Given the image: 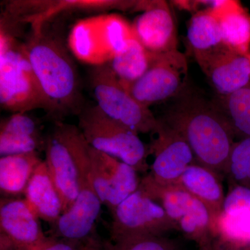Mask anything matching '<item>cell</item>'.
<instances>
[{"label":"cell","instance_id":"6da1fadb","mask_svg":"<svg viewBox=\"0 0 250 250\" xmlns=\"http://www.w3.org/2000/svg\"><path fill=\"white\" fill-rule=\"evenodd\" d=\"M57 18L31 27L22 42L23 52L45 97L46 113L53 122L78 116L85 106L78 69L64 34V25Z\"/></svg>","mask_w":250,"mask_h":250},{"label":"cell","instance_id":"7a4b0ae2","mask_svg":"<svg viewBox=\"0 0 250 250\" xmlns=\"http://www.w3.org/2000/svg\"><path fill=\"white\" fill-rule=\"evenodd\" d=\"M161 118L178 131L195 160L219 176L226 174L235 136L214 104L193 94L182 93Z\"/></svg>","mask_w":250,"mask_h":250},{"label":"cell","instance_id":"3957f363","mask_svg":"<svg viewBox=\"0 0 250 250\" xmlns=\"http://www.w3.org/2000/svg\"><path fill=\"white\" fill-rule=\"evenodd\" d=\"M44 151V161L62 198V213L90 179L91 147L78 126L56 121L45 134Z\"/></svg>","mask_w":250,"mask_h":250},{"label":"cell","instance_id":"277c9868","mask_svg":"<svg viewBox=\"0 0 250 250\" xmlns=\"http://www.w3.org/2000/svg\"><path fill=\"white\" fill-rule=\"evenodd\" d=\"M0 104L11 113H28L47 103L22 42L16 38L0 32Z\"/></svg>","mask_w":250,"mask_h":250},{"label":"cell","instance_id":"5b68a950","mask_svg":"<svg viewBox=\"0 0 250 250\" xmlns=\"http://www.w3.org/2000/svg\"><path fill=\"white\" fill-rule=\"evenodd\" d=\"M132 24L116 14H103L77 21L67 36L70 52L83 63L95 66L110 62L129 39Z\"/></svg>","mask_w":250,"mask_h":250},{"label":"cell","instance_id":"8992f818","mask_svg":"<svg viewBox=\"0 0 250 250\" xmlns=\"http://www.w3.org/2000/svg\"><path fill=\"white\" fill-rule=\"evenodd\" d=\"M78 127L90 147L113 156L138 172L149 168V147L139 134L106 116L95 106H85L78 115Z\"/></svg>","mask_w":250,"mask_h":250},{"label":"cell","instance_id":"52a82bcc","mask_svg":"<svg viewBox=\"0 0 250 250\" xmlns=\"http://www.w3.org/2000/svg\"><path fill=\"white\" fill-rule=\"evenodd\" d=\"M143 191L158 202L177 230L195 242L199 250H220L206 206L178 185L161 186L143 181Z\"/></svg>","mask_w":250,"mask_h":250},{"label":"cell","instance_id":"ba28073f","mask_svg":"<svg viewBox=\"0 0 250 250\" xmlns=\"http://www.w3.org/2000/svg\"><path fill=\"white\" fill-rule=\"evenodd\" d=\"M89 83L96 106L108 118L139 134L157 129L159 119L126 91L108 64L93 67Z\"/></svg>","mask_w":250,"mask_h":250},{"label":"cell","instance_id":"9c48e42d","mask_svg":"<svg viewBox=\"0 0 250 250\" xmlns=\"http://www.w3.org/2000/svg\"><path fill=\"white\" fill-rule=\"evenodd\" d=\"M187 75V59L178 49L166 53H153L147 71L124 88L136 101L149 108L152 105L183 93Z\"/></svg>","mask_w":250,"mask_h":250},{"label":"cell","instance_id":"30bf717a","mask_svg":"<svg viewBox=\"0 0 250 250\" xmlns=\"http://www.w3.org/2000/svg\"><path fill=\"white\" fill-rule=\"evenodd\" d=\"M135 1L121 0H57L11 1L5 4L1 22L14 32L21 33L26 24L30 27L58 17L62 13L102 12L110 10L133 11Z\"/></svg>","mask_w":250,"mask_h":250},{"label":"cell","instance_id":"8fae6325","mask_svg":"<svg viewBox=\"0 0 250 250\" xmlns=\"http://www.w3.org/2000/svg\"><path fill=\"white\" fill-rule=\"evenodd\" d=\"M109 232L112 243L145 236H164L177 230L158 202L138 189L117 207L111 214Z\"/></svg>","mask_w":250,"mask_h":250},{"label":"cell","instance_id":"7c38bea8","mask_svg":"<svg viewBox=\"0 0 250 250\" xmlns=\"http://www.w3.org/2000/svg\"><path fill=\"white\" fill-rule=\"evenodd\" d=\"M159 121L149 146V154L154 156V161L147 176L159 185H176L186 169L195 164V156L178 131L161 118Z\"/></svg>","mask_w":250,"mask_h":250},{"label":"cell","instance_id":"4fadbf2b","mask_svg":"<svg viewBox=\"0 0 250 250\" xmlns=\"http://www.w3.org/2000/svg\"><path fill=\"white\" fill-rule=\"evenodd\" d=\"M90 182L103 205L113 213L139 188L138 171L132 166L91 147Z\"/></svg>","mask_w":250,"mask_h":250},{"label":"cell","instance_id":"5bb4252c","mask_svg":"<svg viewBox=\"0 0 250 250\" xmlns=\"http://www.w3.org/2000/svg\"><path fill=\"white\" fill-rule=\"evenodd\" d=\"M39 220L25 199H1V250H31L45 243L49 237L42 231Z\"/></svg>","mask_w":250,"mask_h":250},{"label":"cell","instance_id":"9a60e30c","mask_svg":"<svg viewBox=\"0 0 250 250\" xmlns=\"http://www.w3.org/2000/svg\"><path fill=\"white\" fill-rule=\"evenodd\" d=\"M102 205L90 177L71 207L51 227V237L77 243L95 241L93 236L94 227Z\"/></svg>","mask_w":250,"mask_h":250},{"label":"cell","instance_id":"2e32d148","mask_svg":"<svg viewBox=\"0 0 250 250\" xmlns=\"http://www.w3.org/2000/svg\"><path fill=\"white\" fill-rule=\"evenodd\" d=\"M132 27L136 39L149 52L161 54L177 49L175 21L165 1H147Z\"/></svg>","mask_w":250,"mask_h":250},{"label":"cell","instance_id":"e0dca14e","mask_svg":"<svg viewBox=\"0 0 250 250\" xmlns=\"http://www.w3.org/2000/svg\"><path fill=\"white\" fill-rule=\"evenodd\" d=\"M218 96L250 86V59L227 46L197 62Z\"/></svg>","mask_w":250,"mask_h":250},{"label":"cell","instance_id":"ac0fdd59","mask_svg":"<svg viewBox=\"0 0 250 250\" xmlns=\"http://www.w3.org/2000/svg\"><path fill=\"white\" fill-rule=\"evenodd\" d=\"M45 135L39 121L28 113H13L0 123V156L39 152L45 148Z\"/></svg>","mask_w":250,"mask_h":250},{"label":"cell","instance_id":"d6986e66","mask_svg":"<svg viewBox=\"0 0 250 250\" xmlns=\"http://www.w3.org/2000/svg\"><path fill=\"white\" fill-rule=\"evenodd\" d=\"M208 9L218 21L224 44L238 53L250 54V14L241 3L217 0Z\"/></svg>","mask_w":250,"mask_h":250},{"label":"cell","instance_id":"ffe728a7","mask_svg":"<svg viewBox=\"0 0 250 250\" xmlns=\"http://www.w3.org/2000/svg\"><path fill=\"white\" fill-rule=\"evenodd\" d=\"M176 185L182 187L206 206L213 226L223 212L226 197L220 176L200 164H193L186 169Z\"/></svg>","mask_w":250,"mask_h":250},{"label":"cell","instance_id":"44dd1931","mask_svg":"<svg viewBox=\"0 0 250 250\" xmlns=\"http://www.w3.org/2000/svg\"><path fill=\"white\" fill-rule=\"evenodd\" d=\"M29 208L52 227L62 214V202L45 161L38 166L24 192Z\"/></svg>","mask_w":250,"mask_h":250},{"label":"cell","instance_id":"7402d4cb","mask_svg":"<svg viewBox=\"0 0 250 250\" xmlns=\"http://www.w3.org/2000/svg\"><path fill=\"white\" fill-rule=\"evenodd\" d=\"M187 39L197 62L226 46L218 21L208 8L199 10L190 18Z\"/></svg>","mask_w":250,"mask_h":250},{"label":"cell","instance_id":"603a6c76","mask_svg":"<svg viewBox=\"0 0 250 250\" xmlns=\"http://www.w3.org/2000/svg\"><path fill=\"white\" fill-rule=\"evenodd\" d=\"M39 152L0 158V190L4 195L24 194L38 166L42 163Z\"/></svg>","mask_w":250,"mask_h":250},{"label":"cell","instance_id":"cb8c5ba5","mask_svg":"<svg viewBox=\"0 0 250 250\" xmlns=\"http://www.w3.org/2000/svg\"><path fill=\"white\" fill-rule=\"evenodd\" d=\"M153 53L145 48L136 37L129 39L125 47L108 62L123 87L131 84L147 71Z\"/></svg>","mask_w":250,"mask_h":250},{"label":"cell","instance_id":"d4e9b609","mask_svg":"<svg viewBox=\"0 0 250 250\" xmlns=\"http://www.w3.org/2000/svg\"><path fill=\"white\" fill-rule=\"evenodd\" d=\"M214 104L232 130L235 137L250 138V86L226 96H218Z\"/></svg>","mask_w":250,"mask_h":250},{"label":"cell","instance_id":"484cf974","mask_svg":"<svg viewBox=\"0 0 250 250\" xmlns=\"http://www.w3.org/2000/svg\"><path fill=\"white\" fill-rule=\"evenodd\" d=\"M226 173L233 184L250 189V138L235 142Z\"/></svg>","mask_w":250,"mask_h":250},{"label":"cell","instance_id":"4316f807","mask_svg":"<svg viewBox=\"0 0 250 250\" xmlns=\"http://www.w3.org/2000/svg\"><path fill=\"white\" fill-rule=\"evenodd\" d=\"M103 246L105 250H182L175 240L164 236L134 237Z\"/></svg>","mask_w":250,"mask_h":250},{"label":"cell","instance_id":"83f0119b","mask_svg":"<svg viewBox=\"0 0 250 250\" xmlns=\"http://www.w3.org/2000/svg\"><path fill=\"white\" fill-rule=\"evenodd\" d=\"M223 211L250 214V189L234 184L225 197Z\"/></svg>","mask_w":250,"mask_h":250},{"label":"cell","instance_id":"f1b7e54d","mask_svg":"<svg viewBox=\"0 0 250 250\" xmlns=\"http://www.w3.org/2000/svg\"><path fill=\"white\" fill-rule=\"evenodd\" d=\"M98 245L100 243L97 240L88 243H77L49 236L45 243L31 250H91Z\"/></svg>","mask_w":250,"mask_h":250},{"label":"cell","instance_id":"f546056e","mask_svg":"<svg viewBox=\"0 0 250 250\" xmlns=\"http://www.w3.org/2000/svg\"><path fill=\"white\" fill-rule=\"evenodd\" d=\"M225 250H250V244L246 245L238 248H231V249H228Z\"/></svg>","mask_w":250,"mask_h":250},{"label":"cell","instance_id":"4dcf8cb0","mask_svg":"<svg viewBox=\"0 0 250 250\" xmlns=\"http://www.w3.org/2000/svg\"><path fill=\"white\" fill-rule=\"evenodd\" d=\"M91 250H105L104 248V246H102V245H98V246L95 247V248H94L93 249H92Z\"/></svg>","mask_w":250,"mask_h":250},{"label":"cell","instance_id":"1f68e13d","mask_svg":"<svg viewBox=\"0 0 250 250\" xmlns=\"http://www.w3.org/2000/svg\"><path fill=\"white\" fill-rule=\"evenodd\" d=\"M248 57H249V58H250V54H248Z\"/></svg>","mask_w":250,"mask_h":250}]
</instances>
